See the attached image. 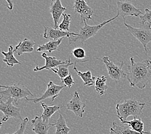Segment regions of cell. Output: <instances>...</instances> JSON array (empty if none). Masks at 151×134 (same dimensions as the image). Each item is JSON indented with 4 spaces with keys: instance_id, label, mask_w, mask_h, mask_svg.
<instances>
[{
    "instance_id": "obj_1",
    "label": "cell",
    "mask_w": 151,
    "mask_h": 134,
    "mask_svg": "<svg viewBox=\"0 0 151 134\" xmlns=\"http://www.w3.org/2000/svg\"><path fill=\"white\" fill-rule=\"evenodd\" d=\"M127 79L132 87L143 89L148 85L151 78V61L145 59L136 62L134 57L130 59Z\"/></svg>"
},
{
    "instance_id": "obj_2",
    "label": "cell",
    "mask_w": 151,
    "mask_h": 134,
    "mask_svg": "<svg viewBox=\"0 0 151 134\" xmlns=\"http://www.w3.org/2000/svg\"><path fill=\"white\" fill-rule=\"evenodd\" d=\"M145 106V103L134 99H129L123 103H118L116 108L118 118L121 122L126 121L129 116H133L134 119H137L143 113Z\"/></svg>"
},
{
    "instance_id": "obj_3",
    "label": "cell",
    "mask_w": 151,
    "mask_h": 134,
    "mask_svg": "<svg viewBox=\"0 0 151 134\" xmlns=\"http://www.w3.org/2000/svg\"><path fill=\"white\" fill-rule=\"evenodd\" d=\"M4 90L0 91V99H5L6 101L9 99H12L15 102H18L20 99L27 98L29 96H33V94L25 85L20 83L14 84L11 86H3Z\"/></svg>"
},
{
    "instance_id": "obj_4",
    "label": "cell",
    "mask_w": 151,
    "mask_h": 134,
    "mask_svg": "<svg viewBox=\"0 0 151 134\" xmlns=\"http://www.w3.org/2000/svg\"><path fill=\"white\" fill-rule=\"evenodd\" d=\"M118 16L119 15L117 14L114 18L110 19L107 21H105L101 23L99 25L94 26L88 25L87 21H84L83 23L85 24V26L83 27H81L80 29V33L78 34V36H72L68 38V39H69V44L78 42V41H80L81 43L85 44V41L88 40L89 38H91V37L95 36L98 34L99 30L102 29L105 25H107L109 23L116 19Z\"/></svg>"
},
{
    "instance_id": "obj_5",
    "label": "cell",
    "mask_w": 151,
    "mask_h": 134,
    "mask_svg": "<svg viewBox=\"0 0 151 134\" xmlns=\"http://www.w3.org/2000/svg\"><path fill=\"white\" fill-rule=\"evenodd\" d=\"M123 23L126 28L129 31L132 35L138 39L142 44L144 47V50L146 54L148 52L147 45L151 41V31L145 27H142L141 28H135L125 22V19H123Z\"/></svg>"
},
{
    "instance_id": "obj_6",
    "label": "cell",
    "mask_w": 151,
    "mask_h": 134,
    "mask_svg": "<svg viewBox=\"0 0 151 134\" xmlns=\"http://www.w3.org/2000/svg\"><path fill=\"white\" fill-rule=\"evenodd\" d=\"M14 102L12 99H9L5 101H0V112H3L4 117L3 122L7 121L9 119H19L23 121L21 115V108H18L13 105Z\"/></svg>"
},
{
    "instance_id": "obj_7",
    "label": "cell",
    "mask_w": 151,
    "mask_h": 134,
    "mask_svg": "<svg viewBox=\"0 0 151 134\" xmlns=\"http://www.w3.org/2000/svg\"><path fill=\"white\" fill-rule=\"evenodd\" d=\"M102 61L105 65L109 77L112 80L118 81L122 79L127 77V74L123 70L124 62H122L119 65L115 64L109 59V56H105L102 58Z\"/></svg>"
},
{
    "instance_id": "obj_8",
    "label": "cell",
    "mask_w": 151,
    "mask_h": 134,
    "mask_svg": "<svg viewBox=\"0 0 151 134\" xmlns=\"http://www.w3.org/2000/svg\"><path fill=\"white\" fill-rule=\"evenodd\" d=\"M65 85L63 86H60L55 85L53 81H50L49 84L47 85V90L45 92L44 94L41 96L40 97H36V98H26L25 100L27 101H32L34 103L40 102L45 99L48 98H52V101H54L56 98H57L59 96L60 92L63 90L64 88H65Z\"/></svg>"
},
{
    "instance_id": "obj_9",
    "label": "cell",
    "mask_w": 151,
    "mask_h": 134,
    "mask_svg": "<svg viewBox=\"0 0 151 134\" xmlns=\"http://www.w3.org/2000/svg\"><path fill=\"white\" fill-rule=\"evenodd\" d=\"M118 14L123 17V19L127 16L139 17L143 14L140 9L136 8L129 1H117Z\"/></svg>"
},
{
    "instance_id": "obj_10",
    "label": "cell",
    "mask_w": 151,
    "mask_h": 134,
    "mask_svg": "<svg viewBox=\"0 0 151 134\" xmlns=\"http://www.w3.org/2000/svg\"><path fill=\"white\" fill-rule=\"evenodd\" d=\"M73 9L75 14L80 16L81 20L83 22H88V20L92 19L93 10L84 0H75Z\"/></svg>"
},
{
    "instance_id": "obj_11",
    "label": "cell",
    "mask_w": 151,
    "mask_h": 134,
    "mask_svg": "<svg viewBox=\"0 0 151 134\" xmlns=\"http://www.w3.org/2000/svg\"><path fill=\"white\" fill-rule=\"evenodd\" d=\"M85 107L86 105L81 100L78 92L75 91L73 97L67 104V110L73 112L76 115L80 118H83Z\"/></svg>"
},
{
    "instance_id": "obj_12",
    "label": "cell",
    "mask_w": 151,
    "mask_h": 134,
    "mask_svg": "<svg viewBox=\"0 0 151 134\" xmlns=\"http://www.w3.org/2000/svg\"><path fill=\"white\" fill-rule=\"evenodd\" d=\"M44 38L50 39V41H56L61 38H64L65 37L69 38V37L72 36H78V34L76 33L64 32V31L60 29H55L54 28H51V27L47 26H44Z\"/></svg>"
},
{
    "instance_id": "obj_13",
    "label": "cell",
    "mask_w": 151,
    "mask_h": 134,
    "mask_svg": "<svg viewBox=\"0 0 151 134\" xmlns=\"http://www.w3.org/2000/svg\"><path fill=\"white\" fill-rule=\"evenodd\" d=\"M42 57L45 59V65L42 67H39V65L37 64L34 69V72H36L43 70H51L52 69H54V68L60 66V65L67 64L68 63V59L66 61L60 60L54 56H49L45 52H43L42 54Z\"/></svg>"
},
{
    "instance_id": "obj_14",
    "label": "cell",
    "mask_w": 151,
    "mask_h": 134,
    "mask_svg": "<svg viewBox=\"0 0 151 134\" xmlns=\"http://www.w3.org/2000/svg\"><path fill=\"white\" fill-rule=\"evenodd\" d=\"M66 10L67 9L61 4L60 0H52L50 6V13L52 14L54 20V29H58V22Z\"/></svg>"
},
{
    "instance_id": "obj_15",
    "label": "cell",
    "mask_w": 151,
    "mask_h": 134,
    "mask_svg": "<svg viewBox=\"0 0 151 134\" xmlns=\"http://www.w3.org/2000/svg\"><path fill=\"white\" fill-rule=\"evenodd\" d=\"M31 122L32 130L36 134H47L49 129L54 126V123L44 121L41 116H36Z\"/></svg>"
},
{
    "instance_id": "obj_16",
    "label": "cell",
    "mask_w": 151,
    "mask_h": 134,
    "mask_svg": "<svg viewBox=\"0 0 151 134\" xmlns=\"http://www.w3.org/2000/svg\"><path fill=\"white\" fill-rule=\"evenodd\" d=\"M88 59L85 60H76L74 62V66L73 69L76 71L77 74L78 75L79 77H80L82 80L83 81L84 85L86 86V87H92V86H94L95 85L96 80L97 77L92 76V73L90 70L85 72H82L79 71L76 67V64L78 62H86Z\"/></svg>"
},
{
    "instance_id": "obj_17",
    "label": "cell",
    "mask_w": 151,
    "mask_h": 134,
    "mask_svg": "<svg viewBox=\"0 0 151 134\" xmlns=\"http://www.w3.org/2000/svg\"><path fill=\"white\" fill-rule=\"evenodd\" d=\"M36 43L34 41L27 38L24 39L19 43L18 45L16 46L14 49V52L19 56H22L25 53H31L34 51V46Z\"/></svg>"
},
{
    "instance_id": "obj_18",
    "label": "cell",
    "mask_w": 151,
    "mask_h": 134,
    "mask_svg": "<svg viewBox=\"0 0 151 134\" xmlns=\"http://www.w3.org/2000/svg\"><path fill=\"white\" fill-rule=\"evenodd\" d=\"M1 54L4 56V59H3V62L7 64L9 67H13L15 64H21V62L17 60L16 58L14 56V49L12 45H10L9 47V51L5 52L4 51H1Z\"/></svg>"
},
{
    "instance_id": "obj_19",
    "label": "cell",
    "mask_w": 151,
    "mask_h": 134,
    "mask_svg": "<svg viewBox=\"0 0 151 134\" xmlns=\"http://www.w3.org/2000/svg\"><path fill=\"white\" fill-rule=\"evenodd\" d=\"M41 105L43 108V112L42 115H41V118H42L44 121L47 123H49V119L54 115V113H56L61 108L59 106H48L45 103L42 102H41Z\"/></svg>"
},
{
    "instance_id": "obj_20",
    "label": "cell",
    "mask_w": 151,
    "mask_h": 134,
    "mask_svg": "<svg viewBox=\"0 0 151 134\" xmlns=\"http://www.w3.org/2000/svg\"><path fill=\"white\" fill-rule=\"evenodd\" d=\"M54 126L56 127V132L54 134H68L70 131V128L67 125L66 121L61 113L54 123Z\"/></svg>"
},
{
    "instance_id": "obj_21",
    "label": "cell",
    "mask_w": 151,
    "mask_h": 134,
    "mask_svg": "<svg viewBox=\"0 0 151 134\" xmlns=\"http://www.w3.org/2000/svg\"><path fill=\"white\" fill-rule=\"evenodd\" d=\"M122 124L129 125L134 131L139 133V134H149L150 132H145L144 124L141 119H134L132 121H124L122 122Z\"/></svg>"
},
{
    "instance_id": "obj_22",
    "label": "cell",
    "mask_w": 151,
    "mask_h": 134,
    "mask_svg": "<svg viewBox=\"0 0 151 134\" xmlns=\"http://www.w3.org/2000/svg\"><path fill=\"white\" fill-rule=\"evenodd\" d=\"M63 38L60 39L56 41H50L46 44H43V45H39L37 48V52H45L48 51L49 53H52V52L58 50V47L62 42Z\"/></svg>"
},
{
    "instance_id": "obj_23",
    "label": "cell",
    "mask_w": 151,
    "mask_h": 134,
    "mask_svg": "<svg viewBox=\"0 0 151 134\" xmlns=\"http://www.w3.org/2000/svg\"><path fill=\"white\" fill-rule=\"evenodd\" d=\"M106 81H107V77L105 75H101L96 78L94 86L96 91L99 95H104L107 90L108 87L106 85Z\"/></svg>"
},
{
    "instance_id": "obj_24",
    "label": "cell",
    "mask_w": 151,
    "mask_h": 134,
    "mask_svg": "<svg viewBox=\"0 0 151 134\" xmlns=\"http://www.w3.org/2000/svg\"><path fill=\"white\" fill-rule=\"evenodd\" d=\"M74 63H72L70 61V58H68V63L67 64H63V65H60V66L58 67V68L56 69H52V72H54L55 74H56L58 76H59L61 79V81L62 82V81L64 80V79L67 77L68 75H69V71H68V67L71 66L72 64H73Z\"/></svg>"
},
{
    "instance_id": "obj_25",
    "label": "cell",
    "mask_w": 151,
    "mask_h": 134,
    "mask_svg": "<svg viewBox=\"0 0 151 134\" xmlns=\"http://www.w3.org/2000/svg\"><path fill=\"white\" fill-rule=\"evenodd\" d=\"M112 128L116 134H139V133L132 130L129 125H123L119 126L118 125L116 122L113 123V126Z\"/></svg>"
},
{
    "instance_id": "obj_26",
    "label": "cell",
    "mask_w": 151,
    "mask_h": 134,
    "mask_svg": "<svg viewBox=\"0 0 151 134\" xmlns=\"http://www.w3.org/2000/svg\"><path fill=\"white\" fill-rule=\"evenodd\" d=\"M145 13L140 16L141 24L142 27H145L151 30V9H145Z\"/></svg>"
},
{
    "instance_id": "obj_27",
    "label": "cell",
    "mask_w": 151,
    "mask_h": 134,
    "mask_svg": "<svg viewBox=\"0 0 151 134\" xmlns=\"http://www.w3.org/2000/svg\"><path fill=\"white\" fill-rule=\"evenodd\" d=\"M63 19L62 22H61L59 25H58V29L61 30H63L64 32H69L70 30V25L71 22V16L68 14L64 13L63 14Z\"/></svg>"
},
{
    "instance_id": "obj_28",
    "label": "cell",
    "mask_w": 151,
    "mask_h": 134,
    "mask_svg": "<svg viewBox=\"0 0 151 134\" xmlns=\"http://www.w3.org/2000/svg\"><path fill=\"white\" fill-rule=\"evenodd\" d=\"M71 54L73 55V56L77 59V60H82L83 58L85 57V51L81 47H77L72 51Z\"/></svg>"
},
{
    "instance_id": "obj_29",
    "label": "cell",
    "mask_w": 151,
    "mask_h": 134,
    "mask_svg": "<svg viewBox=\"0 0 151 134\" xmlns=\"http://www.w3.org/2000/svg\"><path fill=\"white\" fill-rule=\"evenodd\" d=\"M29 122V118H26L24 119L22 122L20 124L19 128L17 130L16 132H14L12 134H25V131L27 128V125ZM8 134V133H7Z\"/></svg>"
},
{
    "instance_id": "obj_30",
    "label": "cell",
    "mask_w": 151,
    "mask_h": 134,
    "mask_svg": "<svg viewBox=\"0 0 151 134\" xmlns=\"http://www.w3.org/2000/svg\"><path fill=\"white\" fill-rule=\"evenodd\" d=\"M62 82L65 84V87H67L68 88H70L72 87V86L74 84V81L73 77H72V75L70 74H69L67 77H65L62 81Z\"/></svg>"
},
{
    "instance_id": "obj_31",
    "label": "cell",
    "mask_w": 151,
    "mask_h": 134,
    "mask_svg": "<svg viewBox=\"0 0 151 134\" xmlns=\"http://www.w3.org/2000/svg\"><path fill=\"white\" fill-rule=\"evenodd\" d=\"M8 3V9L10 10H12L13 9V3L12 1H6Z\"/></svg>"
},
{
    "instance_id": "obj_32",
    "label": "cell",
    "mask_w": 151,
    "mask_h": 134,
    "mask_svg": "<svg viewBox=\"0 0 151 134\" xmlns=\"http://www.w3.org/2000/svg\"><path fill=\"white\" fill-rule=\"evenodd\" d=\"M110 134H116L112 128H111V129H110Z\"/></svg>"
},
{
    "instance_id": "obj_33",
    "label": "cell",
    "mask_w": 151,
    "mask_h": 134,
    "mask_svg": "<svg viewBox=\"0 0 151 134\" xmlns=\"http://www.w3.org/2000/svg\"><path fill=\"white\" fill-rule=\"evenodd\" d=\"M2 119H3V118H0V129H1V127L2 126V123H3Z\"/></svg>"
},
{
    "instance_id": "obj_34",
    "label": "cell",
    "mask_w": 151,
    "mask_h": 134,
    "mask_svg": "<svg viewBox=\"0 0 151 134\" xmlns=\"http://www.w3.org/2000/svg\"><path fill=\"white\" fill-rule=\"evenodd\" d=\"M149 134H151V130H150V133Z\"/></svg>"
},
{
    "instance_id": "obj_35",
    "label": "cell",
    "mask_w": 151,
    "mask_h": 134,
    "mask_svg": "<svg viewBox=\"0 0 151 134\" xmlns=\"http://www.w3.org/2000/svg\"><path fill=\"white\" fill-rule=\"evenodd\" d=\"M0 88H1V85H0Z\"/></svg>"
}]
</instances>
